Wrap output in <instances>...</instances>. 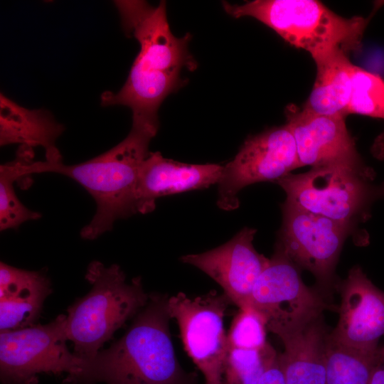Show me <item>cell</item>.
Instances as JSON below:
<instances>
[{"label":"cell","instance_id":"ba28073f","mask_svg":"<svg viewBox=\"0 0 384 384\" xmlns=\"http://www.w3.org/2000/svg\"><path fill=\"white\" fill-rule=\"evenodd\" d=\"M248 306L265 317L267 331L277 336L298 329L326 310L338 309L304 284L300 269L277 245L255 283Z\"/></svg>","mask_w":384,"mask_h":384},{"label":"cell","instance_id":"2e32d148","mask_svg":"<svg viewBox=\"0 0 384 384\" xmlns=\"http://www.w3.org/2000/svg\"><path fill=\"white\" fill-rule=\"evenodd\" d=\"M329 334L322 313L298 329L277 336L284 345L278 359L286 384H326Z\"/></svg>","mask_w":384,"mask_h":384},{"label":"cell","instance_id":"603a6c76","mask_svg":"<svg viewBox=\"0 0 384 384\" xmlns=\"http://www.w3.org/2000/svg\"><path fill=\"white\" fill-rule=\"evenodd\" d=\"M267 320L251 306L240 308L227 334L229 348L262 350L267 341Z\"/></svg>","mask_w":384,"mask_h":384},{"label":"cell","instance_id":"4316f807","mask_svg":"<svg viewBox=\"0 0 384 384\" xmlns=\"http://www.w3.org/2000/svg\"><path fill=\"white\" fill-rule=\"evenodd\" d=\"M375 151L378 155L384 156V133L380 137L375 143Z\"/></svg>","mask_w":384,"mask_h":384},{"label":"cell","instance_id":"484cf974","mask_svg":"<svg viewBox=\"0 0 384 384\" xmlns=\"http://www.w3.org/2000/svg\"><path fill=\"white\" fill-rule=\"evenodd\" d=\"M368 384H384V345L378 347Z\"/></svg>","mask_w":384,"mask_h":384},{"label":"cell","instance_id":"9a60e30c","mask_svg":"<svg viewBox=\"0 0 384 384\" xmlns=\"http://www.w3.org/2000/svg\"><path fill=\"white\" fill-rule=\"evenodd\" d=\"M223 166L215 164H189L149 152L142 162L135 187L137 213L147 214L163 196L206 188L218 183Z\"/></svg>","mask_w":384,"mask_h":384},{"label":"cell","instance_id":"ac0fdd59","mask_svg":"<svg viewBox=\"0 0 384 384\" xmlns=\"http://www.w3.org/2000/svg\"><path fill=\"white\" fill-rule=\"evenodd\" d=\"M65 130L51 114L43 109L29 110L0 95V145L19 144L33 149L41 146L46 161L59 162L62 156L56 140Z\"/></svg>","mask_w":384,"mask_h":384},{"label":"cell","instance_id":"cb8c5ba5","mask_svg":"<svg viewBox=\"0 0 384 384\" xmlns=\"http://www.w3.org/2000/svg\"><path fill=\"white\" fill-rule=\"evenodd\" d=\"M16 179L5 164L0 166V230L17 228L24 222L38 220V212L23 206L14 188Z\"/></svg>","mask_w":384,"mask_h":384},{"label":"cell","instance_id":"277c9868","mask_svg":"<svg viewBox=\"0 0 384 384\" xmlns=\"http://www.w3.org/2000/svg\"><path fill=\"white\" fill-rule=\"evenodd\" d=\"M235 18L252 17L293 46L317 58L336 50L361 48L369 18H345L315 0H256L243 4L223 2Z\"/></svg>","mask_w":384,"mask_h":384},{"label":"cell","instance_id":"d6986e66","mask_svg":"<svg viewBox=\"0 0 384 384\" xmlns=\"http://www.w3.org/2000/svg\"><path fill=\"white\" fill-rule=\"evenodd\" d=\"M316 76L303 108L318 114L347 116L355 68L348 53L336 50L314 59Z\"/></svg>","mask_w":384,"mask_h":384},{"label":"cell","instance_id":"ffe728a7","mask_svg":"<svg viewBox=\"0 0 384 384\" xmlns=\"http://www.w3.org/2000/svg\"><path fill=\"white\" fill-rule=\"evenodd\" d=\"M376 352L368 353L351 348L331 341L328 336L326 349V384H368Z\"/></svg>","mask_w":384,"mask_h":384},{"label":"cell","instance_id":"44dd1931","mask_svg":"<svg viewBox=\"0 0 384 384\" xmlns=\"http://www.w3.org/2000/svg\"><path fill=\"white\" fill-rule=\"evenodd\" d=\"M358 114L384 119V79L355 66L347 115Z\"/></svg>","mask_w":384,"mask_h":384},{"label":"cell","instance_id":"5bb4252c","mask_svg":"<svg viewBox=\"0 0 384 384\" xmlns=\"http://www.w3.org/2000/svg\"><path fill=\"white\" fill-rule=\"evenodd\" d=\"M256 232L245 227L223 245L202 253L183 255L180 260L212 278L239 309L247 306L255 283L269 262L253 245Z\"/></svg>","mask_w":384,"mask_h":384},{"label":"cell","instance_id":"7402d4cb","mask_svg":"<svg viewBox=\"0 0 384 384\" xmlns=\"http://www.w3.org/2000/svg\"><path fill=\"white\" fill-rule=\"evenodd\" d=\"M274 351L270 343L262 350L229 348L223 384H258L267 361Z\"/></svg>","mask_w":384,"mask_h":384},{"label":"cell","instance_id":"6da1fadb","mask_svg":"<svg viewBox=\"0 0 384 384\" xmlns=\"http://www.w3.org/2000/svg\"><path fill=\"white\" fill-rule=\"evenodd\" d=\"M122 25L140 49L123 87L104 92L102 106L122 105L132 112V123L159 128L158 110L164 100L185 84L183 68L197 63L188 50L191 35L175 36L169 27L166 3L152 6L144 1H115Z\"/></svg>","mask_w":384,"mask_h":384},{"label":"cell","instance_id":"5b68a950","mask_svg":"<svg viewBox=\"0 0 384 384\" xmlns=\"http://www.w3.org/2000/svg\"><path fill=\"white\" fill-rule=\"evenodd\" d=\"M85 279L92 288L68 309L65 329L75 355L90 361L117 329L146 305L149 295L140 277L127 283L118 265L106 267L92 261Z\"/></svg>","mask_w":384,"mask_h":384},{"label":"cell","instance_id":"30bf717a","mask_svg":"<svg viewBox=\"0 0 384 384\" xmlns=\"http://www.w3.org/2000/svg\"><path fill=\"white\" fill-rule=\"evenodd\" d=\"M300 166L292 133L287 124L247 138L235 158L223 166L218 181V206L233 210L245 186L276 182Z\"/></svg>","mask_w":384,"mask_h":384},{"label":"cell","instance_id":"e0dca14e","mask_svg":"<svg viewBox=\"0 0 384 384\" xmlns=\"http://www.w3.org/2000/svg\"><path fill=\"white\" fill-rule=\"evenodd\" d=\"M51 282L43 271L18 269L0 263V331L34 325Z\"/></svg>","mask_w":384,"mask_h":384},{"label":"cell","instance_id":"8fae6325","mask_svg":"<svg viewBox=\"0 0 384 384\" xmlns=\"http://www.w3.org/2000/svg\"><path fill=\"white\" fill-rule=\"evenodd\" d=\"M282 210L276 245L300 270L312 273L321 286L330 287L343 243L354 229L285 201Z\"/></svg>","mask_w":384,"mask_h":384},{"label":"cell","instance_id":"52a82bcc","mask_svg":"<svg viewBox=\"0 0 384 384\" xmlns=\"http://www.w3.org/2000/svg\"><path fill=\"white\" fill-rule=\"evenodd\" d=\"M66 315L51 322L0 332V378L4 384H36L41 373H67L65 382L81 371L83 360L67 347Z\"/></svg>","mask_w":384,"mask_h":384},{"label":"cell","instance_id":"7c38bea8","mask_svg":"<svg viewBox=\"0 0 384 384\" xmlns=\"http://www.w3.org/2000/svg\"><path fill=\"white\" fill-rule=\"evenodd\" d=\"M300 166H338L373 180L375 172L358 154L345 117L315 114L294 105L286 109Z\"/></svg>","mask_w":384,"mask_h":384},{"label":"cell","instance_id":"9c48e42d","mask_svg":"<svg viewBox=\"0 0 384 384\" xmlns=\"http://www.w3.org/2000/svg\"><path fill=\"white\" fill-rule=\"evenodd\" d=\"M230 304L224 293L214 290L193 298L182 292L168 297V312L176 321L184 349L206 384H223L229 349L223 318Z\"/></svg>","mask_w":384,"mask_h":384},{"label":"cell","instance_id":"8992f818","mask_svg":"<svg viewBox=\"0 0 384 384\" xmlns=\"http://www.w3.org/2000/svg\"><path fill=\"white\" fill-rule=\"evenodd\" d=\"M372 181L346 168L322 166L275 183L284 191L285 202L354 229L368 218L373 203L384 197V183Z\"/></svg>","mask_w":384,"mask_h":384},{"label":"cell","instance_id":"3957f363","mask_svg":"<svg viewBox=\"0 0 384 384\" xmlns=\"http://www.w3.org/2000/svg\"><path fill=\"white\" fill-rule=\"evenodd\" d=\"M167 295L151 294L129 329L108 348L84 361L68 384H191L171 338Z\"/></svg>","mask_w":384,"mask_h":384},{"label":"cell","instance_id":"7a4b0ae2","mask_svg":"<svg viewBox=\"0 0 384 384\" xmlns=\"http://www.w3.org/2000/svg\"><path fill=\"white\" fill-rule=\"evenodd\" d=\"M157 132V128L132 123L130 132L118 144L77 164L66 165L62 161H33V156L17 152L8 165L17 181L50 172L64 175L82 186L94 198L97 209L80 235L83 239L94 240L112 230L115 220L137 213L135 187L139 168Z\"/></svg>","mask_w":384,"mask_h":384},{"label":"cell","instance_id":"4fadbf2b","mask_svg":"<svg viewBox=\"0 0 384 384\" xmlns=\"http://www.w3.org/2000/svg\"><path fill=\"white\" fill-rule=\"evenodd\" d=\"M338 291V321L329 332L330 339L356 350L375 352L384 335V292L358 265L349 270Z\"/></svg>","mask_w":384,"mask_h":384},{"label":"cell","instance_id":"d4e9b609","mask_svg":"<svg viewBox=\"0 0 384 384\" xmlns=\"http://www.w3.org/2000/svg\"><path fill=\"white\" fill-rule=\"evenodd\" d=\"M258 384H286L276 351L268 358Z\"/></svg>","mask_w":384,"mask_h":384}]
</instances>
